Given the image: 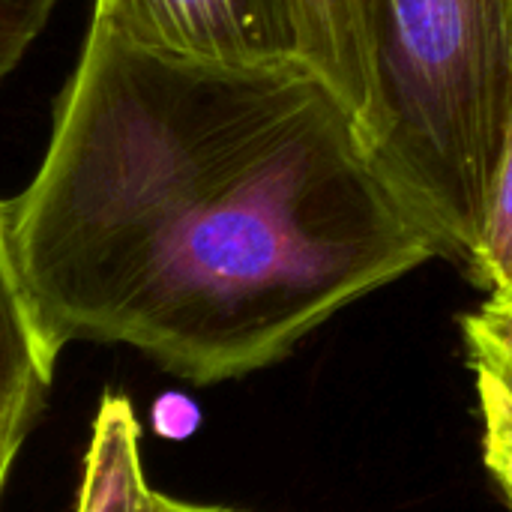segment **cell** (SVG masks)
<instances>
[{
    "label": "cell",
    "instance_id": "6da1fadb",
    "mask_svg": "<svg viewBox=\"0 0 512 512\" xmlns=\"http://www.w3.org/2000/svg\"><path fill=\"white\" fill-rule=\"evenodd\" d=\"M3 210L54 360L123 345L195 387L279 363L435 255L303 66H213L99 27Z\"/></svg>",
    "mask_w": 512,
    "mask_h": 512
},
{
    "label": "cell",
    "instance_id": "7a4b0ae2",
    "mask_svg": "<svg viewBox=\"0 0 512 512\" xmlns=\"http://www.w3.org/2000/svg\"><path fill=\"white\" fill-rule=\"evenodd\" d=\"M393 120L387 198L435 255L474 264L512 81V0H372Z\"/></svg>",
    "mask_w": 512,
    "mask_h": 512
},
{
    "label": "cell",
    "instance_id": "3957f363",
    "mask_svg": "<svg viewBox=\"0 0 512 512\" xmlns=\"http://www.w3.org/2000/svg\"><path fill=\"white\" fill-rule=\"evenodd\" d=\"M90 27L213 66H300L288 0H96Z\"/></svg>",
    "mask_w": 512,
    "mask_h": 512
},
{
    "label": "cell",
    "instance_id": "277c9868",
    "mask_svg": "<svg viewBox=\"0 0 512 512\" xmlns=\"http://www.w3.org/2000/svg\"><path fill=\"white\" fill-rule=\"evenodd\" d=\"M288 3L294 15L300 66L339 108L357 153L381 183L393 144V120L378 66L372 0Z\"/></svg>",
    "mask_w": 512,
    "mask_h": 512
},
{
    "label": "cell",
    "instance_id": "5b68a950",
    "mask_svg": "<svg viewBox=\"0 0 512 512\" xmlns=\"http://www.w3.org/2000/svg\"><path fill=\"white\" fill-rule=\"evenodd\" d=\"M57 360L48 354L9 246L6 210L0 204V498L12 465L45 405Z\"/></svg>",
    "mask_w": 512,
    "mask_h": 512
},
{
    "label": "cell",
    "instance_id": "8992f818",
    "mask_svg": "<svg viewBox=\"0 0 512 512\" xmlns=\"http://www.w3.org/2000/svg\"><path fill=\"white\" fill-rule=\"evenodd\" d=\"M75 512H243L159 492L144 468L141 423L123 393H105L90 420Z\"/></svg>",
    "mask_w": 512,
    "mask_h": 512
},
{
    "label": "cell",
    "instance_id": "52a82bcc",
    "mask_svg": "<svg viewBox=\"0 0 512 512\" xmlns=\"http://www.w3.org/2000/svg\"><path fill=\"white\" fill-rule=\"evenodd\" d=\"M477 378L483 459L512 510V306L483 303L462 321Z\"/></svg>",
    "mask_w": 512,
    "mask_h": 512
},
{
    "label": "cell",
    "instance_id": "ba28073f",
    "mask_svg": "<svg viewBox=\"0 0 512 512\" xmlns=\"http://www.w3.org/2000/svg\"><path fill=\"white\" fill-rule=\"evenodd\" d=\"M468 276L489 294L486 303L512 306V81L483 231Z\"/></svg>",
    "mask_w": 512,
    "mask_h": 512
},
{
    "label": "cell",
    "instance_id": "9c48e42d",
    "mask_svg": "<svg viewBox=\"0 0 512 512\" xmlns=\"http://www.w3.org/2000/svg\"><path fill=\"white\" fill-rule=\"evenodd\" d=\"M57 0H0V81L21 63Z\"/></svg>",
    "mask_w": 512,
    "mask_h": 512
}]
</instances>
